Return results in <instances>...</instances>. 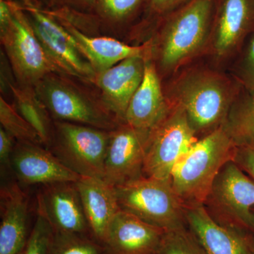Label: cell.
I'll use <instances>...</instances> for the list:
<instances>
[{
    "instance_id": "1",
    "label": "cell",
    "mask_w": 254,
    "mask_h": 254,
    "mask_svg": "<svg viewBox=\"0 0 254 254\" xmlns=\"http://www.w3.org/2000/svg\"><path fill=\"white\" fill-rule=\"evenodd\" d=\"M214 0H190L169 13L151 41V57L160 73L173 72L199 55L210 41Z\"/></svg>"
},
{
    "instance_id": "2",
    "label": "cell",
    "mask_w": 254,
    "mask_h": 254,
    "mask_svg": "<svg viewBox=\"0 0 254 254\" xmlns=\"http://www.w3.org/2000/svg\"><path fill=\"white\" fill-rule=\"evenodd\" d=\"M237 91L235 85L224 75L195 69L174 82L166 98L170 105L185 111L196 136H205L225 123L236 101Z\"/></svg>"
},
{
    "instance_id": "3",
    "label": "cell",
    "mask_w": 254,
    "mask_h": 254,
    "mask_svg": "<svg viewBox=\"0 0 254 254\" xmlns=\"http://www.w3.org/2000/svg\"><path fill=\"white\" fill-rule=\"evenodd\" d=\"M237 150L222 127L197 140L172 173V186L184 206L203 205L217 175L234 160Z\"/></svg>"
},
{
    "instance_id": "4",
    "label": "cell",
    "mask_w": 254,
    "mask_h": 254,
    "mask_svg": "<svg viewBox=\"0 0 254 254\" xmlns=\"http://www.w3.org/2000/svg\"><path fill=\"white\" fill-rule=\"evenodd\" d=\"M91 83L63 73L46 75L35 86L53 121L66 122L112 131L120 125Z\"/></svg>"
},
{
    "instance_id": "5",
    "label": "cell",
    "mask_w": 254,
    "mask_h": 254,
    "mask_svg": "<svg viewBox=\"0 0 254 254\" xmlns=\"http://www.w3.org/2000/svg\"><path fill=\"white\" fill-rule=\"evenodd\" d=\"M0 40L18 84L35 87L46 75L59 73L15 0H0Z\"/></svg>"
},
{
    "instance_id": "6",
    "label": "cell",
    "mask_w": 254,
    "mask_h": 254,
    "mask_svg": "<svg viewBox=\"0 0 254 254\" xmlns=\"http://www.w3.org/2000/svg\"><path fill=\"white\" fill-rule=\"evenodd\" d=\"M115 189L121 210L165 231L187 226L185 208L171 180L143 175Z\"/></svg>"
},
{
    "instance_id": "7",
    "label": "cell",
    "mask_w": 254,
    "mask_h": 254,
    "mask_svg": "<svg viewBox=\"0 0 254 254\" xmlns=\"http://www.w3.org/2000/svg\"><path fill=\"white\" fill-rule=\"evenodd\" d=\"M203 205L220 225L254 235V180L234 160L222 167Z\"/></svg>"
},
{
    "instance_id": "8",
    "label": "cell",
    "mask_w": 254,
    "mask_h": 254,
    "mask_svg": "<svg viewBox=\"0 0 254 254\" xmlns=\"http://www.w3.org/2000/svg\"><path fill=\"white\" fill-rule=\"evenodd\" d=\"M110 131L54 121L53 138L48 148L80 176L103 179Z\"/></svg>"
},
{
    "instance_id": "9",
    "label": "cell",
    "mask_w": 254,
    "mask_h": 254,
    "mask_svg": "<svg viewBox=\"0 0 254 254\" xmlns=\"http://www.w3.org/2000/svg\"><path fill=\"white\" fill-rule=\"evenodd\" d=\"M198 139L185 111L180 107L172 105L168 115L149 132L143 175L171 180L177 164Z\"/></svg>"
},
{
    "instance_id": "10",
    "label": "cell",
    "mask_w": 254,
    "mask_h": 254,
    "mask_svg": "<svg viewBox=\"0 0 254 254\" xmlns=\"http://www.w3.org/2000/svg\"><path fill=\"white\" fill-rule=\"evenodd\" d=\"M22 6L35 34L58 72L91 83L96 72L64 28L43 9Z\"/></svg>"
},
{
    "instance_id": "11",
    "label": "cell",
    "mask_w": 254,
    "mask_h": 254,
    "mask_svg": "<svg viewBox=\"0 0 254 254\" xmlns=\"http://www.w3.org/2000/svg\"><path fill=\"white\" fill-rule=\"evenodd\" d=\"M149 132L125 123L110 131L105 159L104 181L117 187L143 176Z\"/></svg>"
},
{
    "instance_id": "12",
    "label": "cell",
    "mask_w": 254,
    "mask_h": 254,
    "mask_svg": "<svg viewBox=\"0 0 254 254\" xmlns=\"http://www.w3.org/2000/svg\"><path fill=\"white\" fill-rule=\"evenodd\" d=\"M37 213L49 222L54 232L91 236L76 182L41 185L37 195Z\"/></svg>"
},
{
    "instance_id": "13",
    "label": "cell",
    "mask_w": 254,
    "mask_h": 254,
    "mask_svg": "<svg viewBox=\"0 0 254 254\" xmlns=\"http://www.w3.org/2000/svg\"><path fill=\"white\" fill-rule=\"evenodd\" d=\"M10 168L23 185L76 182L81 176L66 167L43 145L16 141Z\"/></svg>"
},
{
    "instance_id": "14",
    "label": "cell",
    "mask_w": 254,
    "mask_h": 254,
    "mask_svg": "<svg viewBox=\"0 0 254 254\" xmlns=\"http://www.w3.org/2000/svg\"><path fill=\"white\" fill-rule=\"evenodd\" d=\"M145 58L138 56L124 60L96 73L92 81L103 103L120 124L125 123L128 105L143 80Z\"/></svg>"
},
{
    "instance_id": "15",
    "label": "cell",
    "mask_w": 254,
    "mask_h": 254,
    "mask_svg": "<svg viewBox=\"0 0 254 254\" xmlns=\"http://www.w3.org/2000/svg\"><path fill=\"white\" fill-rule=\"evenodd\" d=\"M165 232L121 210L110 225L103 254H157Z\"/></svg>"
},
{
    "instance_id": "16",
    "label": "cell",
    "mask_w": 254,
    "mask_h": 254,
    "mask_svg": "<svg viewBox=\"0 0 254 254\" xmlns=\"http://www.w3.org/2000/svg\"><path fill=\"white\" fill-rule=\"evenodd\" d=\"M184 208L187 227L207 254H254L252 235L220 225L203 205Z\"/></svg>"
},
{
    "instance_id": "17",
    "label": "cell",
    "mask_w": 254,
    "mask_h": 254,
    "mask_svg": "<svg viewBox=\"0 0 254 254\" xmlns=\"http://www.w3.org/2000/svg\"><path fill=\"white\" fill-rule=\"evenodd\" d=\"M254 26V0H221L210 32V50L217 58L233 53Z\"/></svg>"
},
{
    "instance_id": "18",
    "label": "cell",
    "mask_w": 254,
    "mask_h": 254,
    "mask_svg": "<svg viewBox=\"0 0 254 254\" xmlns=\"http://www.w3.org/2000/svg\"><path fill=\"white\" fill-rule=\"evenodd\" d=\"M172 105L163 93L160 75L151 52L145 58V70L141 85L132 97L125 123L150 131L170 113Z\"/></svg>"
},
{
    "instance_id": "19",
    "label": "cell",
    "mask_w": 254,
    "mask_h": 254,
    "mask_svg": "<svg viewBox=\"0 0 254 254\" xmlns=\"http://www.w3.org/2000/svg\"><path fill=\"white\" fill-rule=\"evenodd\" d=\"M53 18L69 33L78 49L96 73L108 69L127 58H145L151 52L150 41L141 46H130L113 37L87 35L68 21Z\"/></svg>"
},
{
    "instance_id": "20",
    "label": "cell",
    "mask_w": 254,
    "mask_h": 254,
    "mask_svg": "<svg viewBox=\"0 0 254 254\" xmlns=\"http://www.w3.org/2000/svg\"><path fill=\"white\" fill-rule=\"evenodd\" d=\"M92 238L103 245L110 225L121 210L115 187L103 179L81 177L76 182Z\"/></svg>"
},
{
    "instance_id": "21",
    "label": "cell",
    "mask_w": 254,
    "mask_h": 254,
    "mask_svg": "<svg viewBox=\"0 0 254 254\" xmlns=\"http://www.w3.org/2000/svg\"><path fill=\"white\" fill-rule=\"evenodd\" d=\"M0 254H19L29 238L28 199L18 184L1 187Z\"/></svg>"
},
{
    "instance_id": "22",
    "label": "cell",
    "mask_w": 254,
    "mask_h": 254,
    "mask_svg": "<svg viewBox=\"0 0 254 254\" xmlns=\"http://www.w3.org/2000/svg\"><path fill=\"white\" fill-rule=\"evenodd\" d=\"M11 98L16 109L38 133L42 144L48 148L51 143L54 121L37 95L34 87L11 85Z\"/></svg>"
},
{
    "instance_id": "23",
    "label": "cell",
    "mask_w": 254,
    "mask_h": 254,
    "mask_svg": "<svg viewBox=\"0 0 254 254\" xmlns=\"http://www.w3.org/2000/svg\"><path fill=\"white\" fill-rule=\"evenodd\" d=\"M148 0H96L94 16L100 31L123 29L136 17Z\"/></svg>"
},
{
    "instance_id": "24",
    "label": "cell",
    "mask_w": 254,
    "mask_h": 254,
    "mask_svg": "<svg viewBox=\"0 0 254 254\" xmlns=\"http://www.w3.org/2000/svg\"><path fill=\"white\" fill-rule=\"evenodd\" d=\"M222 127L237 147L254 150V95L236 100Z\"/></svg>"
},
{
    "instance_id": "25",
    "label": "cell",
    "mask_w": 254,
    "mask_h": 254,
    "mask_svg": "<svg viewBox=\"0 0 254 254\" xmlns=\"http://www.w3.org/2000/svg\"><path fill=\"white\" fill-rule=\"evenodd\" d=\"M0 123L1 127L14 137L16 141L42 144L34 128L20 115L12 103L0 96Z\"/></svg>"
},
{
    "instance_id": "26",
    "label": "cell",
    "mask_w": 254,
    "mask_h": 254,
    "mask_svg": "<svg viewBox=\"0 0 254 254\" xmlns=\"http://www.w3.org/2000/svg\"><path fill=\"white\" fill-rule=\"evenodd\" d=\"M103 247L88 235L54 232L49 254H103Z\"/></svg>"
},
{
    "instance_id": "27",
    "label": "cell",
    "mask_w": 254,
    "mask_h": 254,
    "mask_svg": "<svg viewBox=\"0 0 254 254\" xmlns=\"http://www.w3.org/2000/svg\"><path fill=\"white\" fill-rule=\"evenodd\" d=\"M157 254H207L187 225L165 232Z\"/></svg>"
},
{
    "instance_id": "28",
    "label": "cell",
    "mask_w": 254,
    "mask_h": 254,
    "mask_svg": "<svg viewBox=\"0 0 254 254\" xmlns=\"http://www.w3.org/2000/svg\"><path fill=\"white\" fill-rule=\"evenodd\" d=\"M53 234L49 222L38 215L29 238L19 254H49Z\"/></svg>"
},
{
    "instance_id": "29",
    "label": "cell",
    "mask_w": 254,
    "mask_h": 254,
    "mask_svg": "<svg viewBox=\"0 0 254 254\" xmlns=\"http://www.w3.org/2000/svg\"><path fill=\"white\" fill-rule=\"evenodd\" d=\"M40 9L46 11H74L94 15L96 0H39Z\"/></svg>"
},
{
    "instance_id": "30",
    "label": "cell",
    "mask_w": 254,
    "mask_h": 254,
    "mask_svg": "<svg viewBox=\"0 0 254 254\" xmlns=\"http://www.w3.org/2000/svg\"><path fill=\"white\" fill-rule=\"evenodd\" d=\"M240 76L248 94L254 95V31L241 62Z\"/></svg>"
},
{
    "instance_id": "31",
    "label": "cell",
    "mask_w": 254,
    "mask_h": 254,
    "mask_svg": "<svg viewBox=\"0 0 254 254\" xmlns=\"http://www.w3.org/2000/svg\"><path fill=\"white\" fill-rule=\"evenodd\" d=\"M16 139L0 127V162L3 167H10V161L13 150L16 145Z\"/></svg>"
},
{
    "instance_id": "32",
    "label": "cell",
    "mask_w": 254,
    "mask_h": 254,
    "mask_svg": "<svg viewBox=\"0 0 254 254\" xmlns=\"http://www.w3.org/2000/svg\"><path fill=\"white\" fill-rule=\"evenodd\" d=\"M188 1L190 0H148V9L153 16H163Z\"/></svg>"
},
{
    "instance_id": "33",
    "label": "cell",
    "mask_w": 254,
    "mask_h": 254,
    "mask_svg": "<svg viewBox=\"0 0 254 254\" xmlns=\"http://www.w3.org/2000/svg\"><path fill=\"white\" fill-rule=\"evenodd\" d=\"M234 161L254 180V150L237 147Z\"/></svg>"
},
{
    "instance_id": "34",
    "label": "cell",
    "mask_w": 254,
    "mask_h": 254,
    "mask_svg": "<svg viewBox=\"0 0 254 254\" xmlns=\"http://www.w3.org/2000/svg\"><path fill=\"white\" fill-rule=\"evenodd\" d=\"M18 2L24 6H29V7L41 8L40 6L39 0H19Z\"/></svg>"
},
{
    "instance_id": "35",
    "label": "cell",
    "mask_w": 254,
    "mask_h": 254,
    "mask_svg": "<svg viewBox=\"0 0 254 254\" xmlns=\"http://www.w3.org/2000/svg\"><path fill=\"white\" fill-rule=\"evenodd\" d=\"M252 250H253V253L254 254V235H252Z\"/></svg>"
}]
</instances>
